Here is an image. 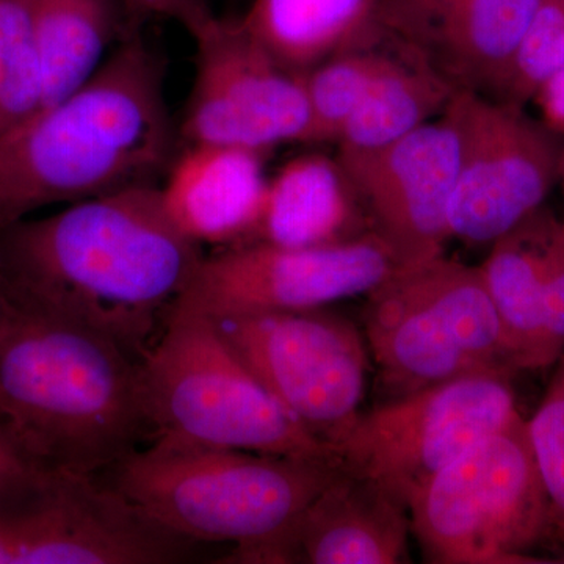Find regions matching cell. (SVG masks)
<instances>
[{"label": "cell", "instance_id": "6da1fadb", "mask_svg": "<svg viewBox=\"0 0 564 564\" xmlns=\"http://www.w3.org/2000/svg\"><path fill=\"white\" fill-rule=\"evenodd\" d=\"M204 258L144 184L0 228L10 304L80 323L137 359L161 336Z\"/></svg>", "mask_w": 564, "mask_h": 564}, {"label": "cell", "instance_id": "7a4b0ae2", "mask_svg": "<svg viewBox=\"0 0 564 564\" xmlns=\"http://www.w3.org/2000/svg\"><path fill=\"white\" fill-rule=\"evenodd\" d=\"M161 58L140 36L0 137V228L55 204L155 184L173 162Z\"/></svg>", "mask_w": 564, "mask_h": 564}, {"label": "cell", "instance_id": "3957f363", "mask_svg": "<svg viewBox=\"0 0 564 564\" xmlns=\"http://www.w3.org/2000/svg\"><path fill=\"white\" fill-rule=\"evenodd\" d=\"M0 434L43 469L98 477L154 440L140 359L80 323L10 304Z\"/></svg>", "mask_w": 564, "mask_h": 564}, {"label": "cell", "instance_id": "277c9868", "mask_svg": "<svg viewBox=\"0 0 564 564\" xmlns=\"http://www.w3.org/2000/svg\"><path fill=\"white\" fill-rule=\"evenodd\" d=\"M343 473L332 459L292 458L158 440L98 475L170 532L232 552L270 540Z\"/></svg>", "mask_w": 564, "mask_h": 564}, {"label": "cell", "instance_id": "5b68a950", "mask_svg": "<svg viewBox=\"0 0 564 564\" xmlns=\"http://www.w3.org/2000/svg\"><path fill=\"white\" fill-rule=\"evenodd\" d=\"M141 383L154 440L334 462L207 315L174 307L141 358Z\"/></svg>", "mask_w": 564, "mask_h": 564}, {"label": "cell", "instance_id": "8992f818", "mask_svg": "<svg viewBox=\"0 0 564 564\" xmlns=\"http://www.w3.org/2000/svg\"><path fill=\"white\" fill-rule=\"evenodd\" d=\"M408 511L426 562H529L527 551L549 530V507L527 421L467 448L423 485Z\"/></svg>", "mask_w": 564, "mask_h": 564}, {"label": "cell", "instance_id": "52a82bcc", "mask_svg": "<svg viewBox=\"0 0 564 564\" xmlns=\"http://www.w3.org/2000/svg\"><path fill=\"white\" fill-rule=\"evenodd\" d=\"M519 417L510 372L466 375L359 411L329 451L408 508L433 475Z\"/></svg>", "mask_w": 564, "mask_h": 564}, {"label": "cell", "instance_id": "ba28073f", "mask_svg": "<svg viewBox=\"0 0 564 564\" xmlns=\"http://www.w3.org/2000/svg\"><path fill=\"white\" fill-rule=\"evenodd\" d=\"M400 267L389 245L375 232L326 247L234 245L204 256L174 307L214 321L321 310L367 295Z\"/></svg>", "mask_w": 564, "mask_h": 564}, {"label": "cell", "instance_id": "9c48e42d", "mask_svg": "<svg viewBox=\"0 0 564 564\" xmlns=\"http://www.w3.org/2000/svg\"><path fill=\"white\" fill-rule=\"evenodd\" d=\"M215 322L274 399L328 448L358 415L367 352L343 315L321 307Z\"/></svg>", "mask_w": 564, "mask_h": 564}, {"label": "cell", "instance_id": "30bf717a", "mask_svg": "<svg viewBox=\"0 0 564 564\" xmlns=\"http://www.w3.org/2000/svg\"><path fill=\"white\" fill-rule=\"evenodd\" d=\"M462 161L448 226L451 237L491 245L544 206L560 180L563 139L525 107L456 91Z\"/></svg>", "mask_w": 564, "mask_h": 564}, {"label": "cell", "instance_id": "8fae6325", "mask_svg": "<svg viewBox=\"0 0 564 564\" xmlns=\"http://www.w3.org/2000/svg\"><path fill=\"white\" fill-rule=\"evenodd\" d=\"M192 39L195 77L182 124L188 144L267 154L306 141L310 107L302 74L281 65L239 20L214 17Z\"/></svg>", "mask_w": 564, "mask_h": 564}, {"label": "cell", "instance_id": "7c38bea8", "mask_svg": "<svg viewBox=\"0 0 564 564\" xmlns=\"http://www.w3.org/2000/svg\"><path fill=\"white\" fill-rule=\"evenodd\" d=\"M451 104V102H448ZM462 161V133L451 106L391 147L343 163L372 231L400 265L443 254Z\"/></svg>", "mask_w": 564, "mask_h": 564}, {"label": "cell", "instance_id": "4fadbf2b", "mask_svg": "<svg viewBox=\"0 0 564 564\" xmlns=\"http://www.w3.org/2000/svg\"><path fill=\"white\" fill-rule=\"evenodd\" d=\"M543 0H384L386 36L455 91L496 99Z\"/></svg>", "mask_w": 564, "mask_h": 564}, {"label": "cell", "instance_id": "5bb4252c", "mask_svg": "<svg viewBox=\"0 0 564 564\" xmlns=\"http://www.w3.org/2000/svg\"><path fill=\"white\" fill-rule=\"evenodd\" d=\"M410 511L380 486L340 473L303 513L270 540L231 552L229 562L395 564L408 562Z\"/></svg>", "mask_w": 564, "mask_h": 564}, {"label": "cell", "instance_id": "9a60e30c", "mask_svg": "<svg viewBox=\"0 0 564 564\" xmlns=\"http://www.w3.org/2000/svg\"><path fill=\"white\" fill-rule=\"evenodd\" d=\"M366 339L397 397L486 370L463 350L417 265L400 267L367 293Z\"/></svg>", "mask_w": 564, "mask_h": 564}, {"label": "cell", "instance_id": "2e32d148", "mask_svg": "<svg viewBox=\"0 0 564 564\" xmlns=\"http://www.w3.org/2000/svg\"><path fill=\"white\" fill-rule=\"evenodd\" d=\"M263 158L229 144H188L161 185L166 212L202 247L251 242L269 187Z\"/></svg>", "mask_w": 564, "mask_h": 564}, {"label": "cell", "instance_id": "e0dca14e", "mask_svg": "<svg viewBox=\"0 0 564 564\" xmlns=\"http://www.w3.org/2000/svg\"><path fill=\"white\" fill-rule=\"evenodd\" d=\"M373 232L355 185L337 158L299 155L269 180L251 242L326 247Z\"/></svg>", "mask_w": 564, "mask_h": 564}, {"label": "cell", "instance_id": "ac0fdd59", "mask_svg": "<svg viewBox=\"0 0 564 564\" xmlns=\"http://www.w3.org/2000/svg\"><path fill=\"white\" fill-rule=\"evenodd\" d=\"M384 0H252L240 24L285 68L306 73L386 40Z\"/></svg>", "mask_w": 564, "mask_h": 564}, {"label": "cell", "instance_id": "d6986e66", "mask_svg": "<svg viewBox=\"0 0 564 564\" xmlns=\"http://www.w3.org/2000/svg\"><path fill=\"white\" fill-rule=\"evenodd\" d=\"M560 220L541 206L491 243L480 265L499 313L514 370L549 366L545 355L544 288L547 250Z\"/></svg>", "mask_w": 564, "mask_h": 564}, {"label": "cell", "instance_id": "ffe728a7", "mask_svg": "<svg viewBox=\"0 0 564 564\" xmlns=\"http://www.w3.org/2000/svg\"><path fill=\"white\" fill-rule=\"evenodd\" d=\"M455 88L386 36L383 63L337 140L343 163L361 161L440 117Z\"/></svg>", "mask_w": 564, "mask_h": 564}, {"label": "cell", "instance_id": "44dd1931", "mask_svg": "<svg viewBox=\"0 0 564 564\" xmlns=\"http://www.w3.org/2000/svg\"><path fill=\"white\" fill-rule=\"evenodd\" d=\"M39 44L44 106L61 101L106 61L113 35L111 0H24Z\"/></svg>", "mask_w": 564, "mask_h": 564}, {"label": "cell", "instance_id": "7402d4cb", "mask_svg": "<svg viewBox=\"0 0 564 564\" xmlns=\"http://www.w3.org/2000/svg\"><path fill=\"white\" fill-rule=\"evenodd\" d=\"M386 40L367 50L334 55L302 74L310 129L304 143H337L383 63Z\"/></svg>", "mask_w": 564, "mask_h": 564}, {"label": "cell", "instance_id": "603a6c76", "mask_svg": "<svg viewBox=\"0 0 564 564\" xmlns=\"http://www.w3.org/2000/svg\"><path fill=\"white\" fill-rule=\"evenodd\" d=\"M44 104V74L24 0H0V137Z\"/></svg>", "mask_w": 564, "mask_h": 564}, {"label": "cell", "instance_id": "cb8c5ba5", "mask_svg": "<svg viewBox=\"0 0 564 564\" xmlns=\"http://www.w3.org/2000/svg\"><path fill=\"white\" fill-rule=\"evenodd\" d=\"M564 65V0H543L527 31L497 101L525 107L541 84Z\"/></svg>", "mask_w": 564, "mask_h": 564}, {"label": "cell", "instance_id": "d4e9b609", "mask_svg": "<svg viewBox=\"0 0 564 564\" xmlns=\"http://www.w3.org/2000/svg\"><path fill=\"white\" fill-rule=\"evenodd\" d=\"M530 444L543 480L549 530L564 541V386L554 384L536 413L527 421Z\"/></svg>", "mask_w": 564, "mask_h": 564}, {"label": "cell", "instance_id": "484cf974", "mask_svg": "<svg viewBox=\"0 0 564 564\" xmlns=\"http://www.w3.org/2000/svg\"><path fill=\"white\" fill-rule=\"evenodd\" d=\"M544 323L545 355L552 364L564 348V221L555 229L547 250Z\"/></svg>", "mask_w": 564, "mask_h": 564}, {"label": "cell", "instance_id": "4316f807", "mask_svg": "<svg viewBox=\"0 0 564 564\" xmlns=\"http://www.w3.org/2000/svg\"><path fill=\"white\" fill-rule=\"evenodd\" d=\"M22 455L7 437L0 434V499L20 494L43 484L51 475Z\"/></svg>", "mask_w": 564, "mask_h": 564}, {"label": "cell", "instance_id": "83f0119b", "mask_svg": "<svg viewBox=\"0 0 564 564\" xmlns=\"http://www.w3.org/2000/svg\"><path fill=\"white\" fill-rule=\"evenodd\" d=\"M128 3L148 13L176 21L191 35H195L215 17L207 0H111Z\"/></svg>", "mask_w": 564, "mask_h": 564}, {"label": "cell", "instance_id": "f1b7e54d", "mask_svg": "<svg viewBox=\"0 0 564 564\" xmlns=\"http://www.w3.org/2000/svg\"><path fill=\"white\" fill-rule=\"evenodd\" d=\"M530 102L536 106L540 120L564 139V65L538 87Z\"/></svg>", "mask_w": 564, "mask_h": 564}, {"label": "cell", "instance_id": "f546056e", "mask_svg": "<svg viewBox=\"0 0 564 564\" xmlns=\"http://www.w3.org/2000/svg\"><path fill=\"white\" fill-rule=\"evenodd\" d=\"M9 296H7L6 282H3L2 269H0V328H2L7 314H9Z\"/></svg>", "mask_w": 564, "mask_h": 564}, {"label": "cell", "instance_id": "4dcf8cb0", "mask_svg": "<svg viewBox=\"0 0 564 564\" xmlns=\"http://www.w3.org/2000/svg\"><path fill=\"white\" fill-rule=\"evenodd\" d=\"M560 180L563 181V185H564V139H563V151H562V165H560Z\"/></svg>", "mask_w": 564, "mask_h": 564}, {"label": "cell", "instance_id": "1f68e13d", "mask_svg": "<svg viewBox=\"0 0 564 564\" xmlns=\"http://www.w3.org/2000/svg\"><path fill=\"white\" fill-rule=\"evenodd\" d=\"M556 381H558V383H562L564 386V370H563V373L560 375L558 380H556Z\"/></svg>", "mask_w": 564, "mask_h": 564}]
</instances>
